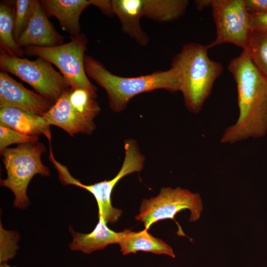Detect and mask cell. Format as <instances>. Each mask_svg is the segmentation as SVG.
Segmentation results:
<instances>
[{"label":"cell","instance_id":"cell-1","mask_svg":"<svg viewBox=\"0 0 267 267\" xmlns=\"http://www.w3.org/2000/svg\"><path fill=\"white\" fill-rule=\"evenodd\" d=\"M228 70L236 85L239 115L226 129L221 142L232 144L263 137L267 133V80L246 50L230 60Z\"/></svg>","mask_w":267,"mask_h":267},{"label":"cell","instance_id":"cell-2","mask_svg":"<svg viewBox=\"0 0 267 267\" xmlns=\"http://www.w3.org/2000/svg\"><path fill=\"white\" fill-rule=\"evenodd\" d=\"M84 65L88 76L93 80L106 92L109 106L115 112L126 109L135 96L156 89L171 92L180 91V81L177 71L172 67L135 77L115 75L94 57L85 55Z\"/></svg>","mask_w":267,"mask_h":267},{"label":"cell","instance_id":"cell-3","mask_svg":"<svg viewBox=\"0 0 267 267\" xmlns=\"http://www.w3.org/2000/svg\"><path fill=\"white\" fill-rule=\"evenodd\" d=\"M206 45L191 42L184 44L172 61L180 81L185 106L198 113L209 97L216 79L221 75L222 64L210 58Z\"/></svg>","mask_w":267,"mask_h":267},{"label":"cell","instance_id":"cell-4","mask_svg":"<svg viewBox=\"0 0 267 267\" xmlns=\"http://www.w3.org/2000/svg\"><path fill=\"white\" fill-rule=\"evenodd\" d=\"M125 156L122 167L118 174L112 179L87 185L74 178L67 168L56 160L51 155L49 160L58 173L59 179L64 185H74L90 192L95 198L98 206V216L103 218L107 223L116 222L122 215L121 210L113 207L111 194L118 182L124 177L140 172L143 168L145 157L141 153L137 142L129 139L124 143Z\"/></svg>","mask_w":267,"mask_h":267},{"label":"cell","instance_id":"cell-5","mask_svg":"<svg viewBox=\"0 0 267 267\" xmlns=\"http://www.w3.org/2000/svg\"><path fill=\"white\" fill-rule=\"evenodd\" d=\"M45 151L44 145L39 142L20 144L0 151L7 175L5 179H0V185L13 192L14 207L24 209L29 205L27 190L35 175H50L49 170L41 160Z\"/></svg>","mask_w":267,"mask_h":267},{"label":"cell","instance_id":"cell-6","mask_svg":"<svg viewBox=\"0 0 267 267\" xmlns=\"http://www.w3.org/2000/svg\"><path fill=\"white\" fill-rule=\"evenodd\" d=\"M68 43L51 47L29 45L24 50L28 55L42 58L54 65L60 71L72 89H83L94 98L97 89L89 81L84 65L88 40L83 33L70 36Z\"/></svg>","mask_w":267,"mask_h":267},{"label":"cell","instance_id":"cell-7","mask_svg":"<svg viewBox=\"0 0 267 267\" xmlns=\"http://www.w3.org/2000/svg\"><path fill=\"white\" fill-rule=\"evenodd\" d=\"M1 71L11 73L30 85L40 95L54 103L71 88L52 64L38 57L35 60L9 54L0 49Z\"/></svg>","mask_w":267,"mask_h":267},{"label":"cell","instance_id":"cell-8","mask_svg":"<svg viewBox=\"0 0 267 267\" xmlns=\"http://www.w3.org/2000/svg\"><path fill=\"white\" fill-rule=\"evenodd\" d=\"M210 7L216 27V37L210 49L230 43L247 50L254 33L250 14L244 0H211Z\"/></svg>","mask_w":267,"mask_h":267},{"label":"cell","instance_id":"cell-9","mask_svg":"<svg viewBox=\"0 0 267 267\" xmlns=\"http://www.w3.org/2000/svg\"><path fill=\"white\" fill-rule=\"evenodd\" d=\"M185 209L190 211V222L200 218L203 205L198 193L179 187L162 188L157 196L142 200L139 213L135 219L143 222L145 228L149 229L152 224L160 220H174L177 214Z\"/></svg>","mask_w":267,"mask_h":267},{"label":"cell","instance_id":"cell-10","mask_svg":"<svg viewBox=\"0 0 267 267\" xmlns=\"http://www.w3.org/2000/svg\"><path fill=\"white\" fill-rule=\"evenodd\" d=\"M53 103L25 88L8 73L0 72V107L15 108L42 116Z\"/></svg>","mask_w":267,"mask_h":267},{"label":"cell","instance_id":"cell-11","mask_svg":"<svg viewBox=\"0 0 267 267\" xmlns=\"http://www.w3.org/2000/svg\"><path fill=\"white\" fill-rule=\"evenodd\" d=\"M64 39L49 20L39 0H36L31 17L16 42L18 45L51 47L63 44Z\"/></svg>","mask_w":267,"mask_h":267},{"label":"cell","instance_id":"cell-12","mask_svg":"<svg viewBox=\"0 0 267 267\" xmlns=\"http://www.w3.org/2000/svg\"><path fill=\"white\" fill-rule=\"evenodd\" d=\"M69 90L42 116L50 126L61 128L71 136L78 134H90L95 129V125L84 118L71 105L68 96Z\"/></svg>","mask_w":267,"mask_h":267},{"label":"cell","instance_id":"cell-13","mask_svg":"<svg viewBox=\"0 0 267 267\" xmlns=\"http://www.w3.org/2000/svg\"><path fill=\"white\" fill-rule=\"evenodd\" d=\"M42 8L47 17L54 16L71 36L81 34L79 19L82 12L91 5L89 0H42Z\"/></svg>","mask_w":267,"mask_h":267},{"label":"cell","instance_id":"cell-14","mask_svg":"<svg viewBox=\"0 0 267 267\" xmlns=\"http://www.w3.org/2000/svg\"><path fill=\"white\" fill-rule=\"evenodd\" d=\"M103 218L98 216V222L93 230L89 233L76 232L70 225L69 230L71 233L73 240L69 244L72 250L81 251L86 254L104 249L108 245L119 244L126 232H116L109 228Z\"/></svg>","mask_w":267,"mask_h":267},{"label":"cell","instance_id":"cell-15","mask_svg":"<svg viewBox=\"0 0 267 267\" xmlns=\"http://www.w3.org/2000/svg\"><path fill=\"white\" fill-rule=\"evenodd\" d=\"M0 124L25 134L38 136L43 134L50 142V125L41 115L19 109L0 107Z\"/></svg>","mask_w":267,"mask_h":267},{"label":"cell","instance_id":"cell-16","mask_svg":"<svg viewBox=\"0 0 267 267\" xmlns=\"http://www.w3.org/2000/svg\"><path fill=\"white\" fill-rule=\"evenodd\" d=\"M114 15L118 18L123 31L139 44L145 46L149 42L142 30L140 20L142 17V0H111Z\"/></svg>","mask_w":267,"mask_h":267},{"label":"cell","instance_id":"cell-17","mask_svg":"<svg viewBox=\"0 0 267 267\" xmlns=\"http://www.w3.org/2000/svg\"><path fill=\"white\" fill-rule=\"evenodd\" d=\"M145 228L140 231L134 232L127 229L119 244L122 254L125 255L142 251L156 254L167 255L175 258L172 248L161 239L153 236Z\"/></svg>","mask_w":267,"mask_h":267},{"label":"cell","instance_id":"cell-18","mask_svg":"<svg viewBox=\"0 0 267 267\" xmlns=\"http://www.w3.org/2000/svg\"><path fill=\"white\" fill-rule=\"evenodd\" d=\"M187 0H142V16L158 22H168L182 16L188 5Z\"/></svg>","mask_w":267,"mask_h":267},{"label":"cell","instance_id":"cell-19","mask_svg":"<svg viewBox=\"0 0 267 267\" xmlns=\"http://www.w3.org/2000/svg\"><path fill=\"white\" fill-rule=\"evenodd\" d=\"M14 11L11 7L1 2L0 4V49L6 53L22 57L25 53L19 46L14 36Z\"/></svg>","mask_w":267,"mask_h":267},{"label":"cell","instance_id":"cell-20","mask_svg":"<svg viewBox=\"0 0 267 267\" xmlns=\"http://www.w3.org/2000/svg\"><path fill=\"white\" fill-rule=\"evenodd\" d=\"M68 96L71 105L88 121L94 122V119L100 111L99 106L88 91L83 89L68 91Z\"/></svg>","mask_w":267,"mask_h":267},{"label":"cell","instance_id":"cell-21","mask_svg":"<svg viewBox=\"0 0 267 267\" xmlns=\"http://www.w3.org/2000/svg\"><path fill=\"white\" fill-rule=\"evenodd\" d=\"M247 51L255 66L267 80V32L254 31Z\"/></svg>","mask_w":267,"mask_h":267},{"label":"cell","instance_id":"cell-22","mask_svg":"<svg viewBox=\"0 0 267 267\" xmlns=\"http://www.w3.org/2000/svg\"><path fill=\"white\" fill-rule=\"evenodd\" d=\"M36 0H17L14 10L13 36L16 42L25 29L31 17Z\"/></svg>","mask_w":267,"mask_h":267},{"label":"cell","instance_id":"cell-23","mask_svg":"<svg viewBox=\"0 0 267 267\" xmlns=\"http://www.w3.org/2000/svg\"><path fill=\"white\" fill-rule=\"evenodd\" d=\"M38 136L23 134L12 129L0 124V150L7 148L12 144H19L38 142Z\"/></svg>","mask_w":267,"mask_h":267},{"label":"cell","instance_id":"cell-24","mask_svg":"<svg viewBox=\"0 0 267 267\" xmlns=\"http://www.w3.org/2000/svg\"><path fill=\"white\" fill-rule=\"evenodd\" d=\"M18 239L17 233L6 230L0 224V264L6 263L7 261L14 257L18 248Z\"/></svg>","mask_w":267,"mask_h":267},{"label":"cell","instance_id":"cell-25","mask_svg":"<svg viewBox=\"0 0 267 267\" xmlns=\"http://www.w3.org/2000/svg\"><path fill=\"white\" fill-rule=\"evenodd\" d=\"M250 14L254 31L267 32V12Z\"/></svg>","mask_w":267,"mask_h":267},{"label":"cell","instance_id":"cell-26","mask_svg":"<svg viewBox=\"0 0 267 267\" xmlns=\"http://www.w3.org/2000/svg\"><path fill=\"white\" fill-rule=\"evenodd\" d=\"M244 2L250 13L267 12V0H244Z\"/></svg>","mask_w":267,"mask_h":267},{"label":"cell","instance_id":"cell-27","mask_svg":"<svg viewBox=\"0 0 267 267\" xmlns=\"http://www.w3.org/2000/svg\"><path fill=\"white\" fill-rule=\"evenodd\" d=\"M90 4L98 7L104 14L111 16L114 15L112 1L109 0H89Z\"/></svg>","mask_w":267,"mask_h":267},{"label":"cell","instance_id":"cell-28","mask_svg":"<svg viewBox=\"0 0 267 267\" xmlns=\"http://www.w3.org/2000/svg\"><path fill=\"white\" fill-rule=\"evenodd\" d=\"M196 7L198 10H201L207 7H210L211 0H195Z\"/></svg>","mask_w":267,"mask_h":267},{"label":"cell","instance_id":"cell-29","mask_svg":"<svg viewBox=\"0 0 267 267\" xmlns=\"http://www.w3.org/2000/svg\"><path fill=\"white\" fill-rule=\"evenodd\" d=\"M0 267H16L15 266H10L7 265L6 263H3L0 264Z\"/></svg>","mask_w":267,"mask_h":267}]
</instances>
